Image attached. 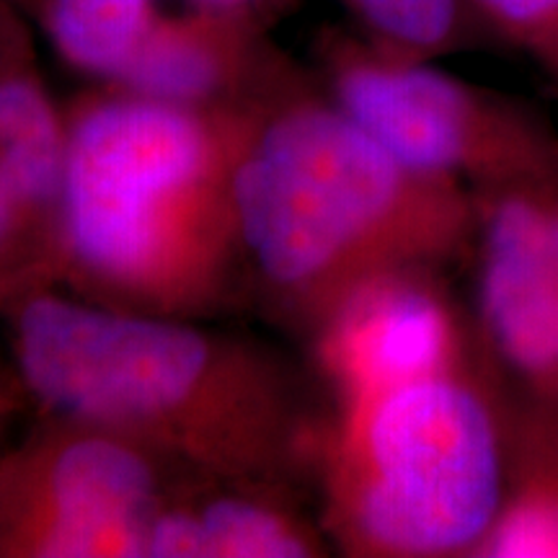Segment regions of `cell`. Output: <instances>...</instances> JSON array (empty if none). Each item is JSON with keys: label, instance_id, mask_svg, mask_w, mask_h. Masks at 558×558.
Here are the masks:
<instances>
[{"label": "cell", "instance_id": "16", "mask_svg": "<svg viewBox=\"0 0 558 558\" xmlns=\"http://www.w3.org/2000/svg\"><path fill=\"white\" fill-rule=\"evenodd\" d=\"M184 5H194V9H213V11H228L241 13V16L256 19L262 24H271L279 13L290 9L292 0H181Z\"/></svg>", "mask_w": 558, "mask_h": 558}, {"label": "cell", "instance_id": "10", "mask_svg": "<svg viewBox=\"0 0 558 558\" xmlns=\"http://www.w3.org/2000/svg\"><path fill=\"white\" fill-rule=\"evenodd\" d=\"M501 439L499 512L476 558H558V403L505 378Z\"/></svg>", "mask_w": 558, "mask_h": 558}, {"label": "cell", "instance_id": "9", "mask_svg": "<svg viewBox=\"0 0 558 558\" xmlns=\"http://www.w3.org/2000/svg\"><path fill=\"white\" fill-rule=\"evenodd\" d=\"M267 29L241 13L194 5L163 11L128 73L109 86L194 109L256 101L292 68Z\"/></svg>", "mask_w": 558, "mask_h": 558}, {"label": "cell", "instance_id": "4", "mask_svg": "<svg viewBox=\"0 0 558 558\" xmlns=\"http://www.w3.org/2000/svg\"><path fill=\"white\" fill-rule=\"evenodd\" d=\"M505 375L456 365L331 407L313 473L320 527L360 558H476L499 512Z\"/></svg>", "mask_w": 558, "mask_h": 558}, {"label": "cell", "instance_id": "8", "mask_svg": "<svg viewBox=\"0 0 558 558\" xmlns=\"http://www.w3.org/2000/svg\"><path fill=\"white\" fill-rule=\"evenodd\" d=\"M473 197L478 337L507 380L558 403V277L505 202Z\"/></svg>", "mask_w": 558, "mask_h": 558}, {"label": "cell", "instance_id": "7", "mask_svg": "<svg viewBox=\"0 0 558 558\" xmlns=\"http://www.w3.org/2000/svg\"><path fill=\"white\" fill-rule=\"evenodd\" d=\"M333 403L344 407L393 383L471 357L484 347L442 271L409 269L367 282L311 337Z\"/></svg>", "mask_w": 558, "mask_h": 558}, {"label": "cell", "instance_id": "14", "mask_svg": "<svg viewBox=\"0 0 558 558\" xmlns=\"http://www.w3.org/2000/svg\"><path fill=\"white\" fill-rule=\"evenodd\" d=\"M492 39L518 47L558 88V0H469Z\"/></svg>", "mask_w": 558, "mask_h": 558}, {"label": "cell", "instance_id": "15", "mask_svg": "<svg viewBox=\"0 0 558 558\" xmlns=\"http://www.w3.org/2000/svg\"><path fill=\"white\" fill-rule=\"evenodd\" d=\"M481 194H494L505 202V207L518 218L530 241L535 243L543 262L558 277V179Z\"/></svg>", "mask_w": 558, "mask_h": 558}, {"label": "cell", "instance_id": "12", "mask_svg": "<svg viewBox=\"0 0 558 558\" xmlns=\"http://www.w3.org/2000/svg\"><path fill=\"white\" fill-rule=\"evenodd\" d=\"M70 70L120 83L160 19V0H16Z\"/></svg>", "mask_w": 558, "mask_h": 558}, {"label": "cell", "instance_id": "3", "mask_svg": "<svg viewBox=\"0 0 558 558\" xmlns=\"http://www.w3.org/2000/svg\"><path fill=\"white\" fill-rule=\"evenodd\" d=\"M243 275L313 337L349 295L409 269L471 259V190L411 169L292 65L264 96L235 171Z\"/></svg>", "mask_w": 558, "mask_h": 558}, {"label": "cell", "instance_id": "13", "mask_svg": "<svg viewBox=\"0 0 558 558\" xmlns=\"http://www.w3.org/2000/svg\"><path fill=\"white\" fill-rule=\"evenodd\" d=\"M354 32L380 50L437 60L492 39L469 0H339Z\"/></svg>", "mask_w": 558, "mask_h": 558}, {"label": "cell", "instance_id": "5", "mask_svg": "<svg viewBox=\"0 0 558 558\" xmlns=\"http://www.w3.org/2000/svg\"><path fill=\"white\" fill-rule=\"evenodd\" d=\"M326 94L411 169L473 194L558 179V132L530 104L403 58L357 32L318 45Z\"/></svg>", "mask_w": 558, "mask_h": 558}, {"label": "cell", "instance_id": "6", "mask_svg": "<svg viewBox=\"0 0 558 558\" xmlns=\"http://www.w3.org/2000/svg\"><path fill=\"white\" fill-rule=\"evenodd\" d=\"M190 478L135 437L50 416L0 460V558H143L150 518Z\"/></svg>", "mask_w": 558, "mask_h": 558}, {"label": "cell", "instance_id": "17", "mask_svg": "<svg viewBox=\"0 0 558 558\" xmlns=\"http://www.w3.org/2000/svg\"><path fill=\"white\" fill-rule=\"evenodd\" d=\"M9 407H11L9 388H5V380H0V427H3V418L9 414Z\"/></svg>", "mask_w": 558, "mask_h": 558}, {"label": "cell", "instance_id": "1", "mask_svg": "<svg viewBox=\"0 0 558 558\" xmlns=\"http://www.w3.org/2000/svg\"><path fill=\"white\" fill-rule=\"evenodd\" d=\"M0 313L19 378L50 416L122 432L205 478L290 488L313 471L326 416L259 344L54 284Z\"/></svg>", "mask_w": 558, "mask_h": 558}, {"label": "cell", "instance_id": "2", "mask_svg": "<svg viewBox=\"0 0 558 558\" xmlns=\"http://www.w3.org/2000/svg\"><path fill=\"white\" fill-rule=\"evenodd\" d=\"M264 96L194 109L96 83L70 101L54 284L148 316L218 311L243 275L235 171Z\"/></svg>", "mask_w": 558, "mask_h": 558}, {"label": "cell", "instance_id": "11", "mask_svg": "<svg viewBox=\"0 0 558 558\" xmlns=\"http://www.w3.org/2000/svg\"><path fill=\"white\" fill-rule=\"evenodd\" d=\"M184 501L194 558H311L331 546L284 486L199 478Z\"/></svg>", "mask_w": 558, "mask_h": 558}]
</instances>
